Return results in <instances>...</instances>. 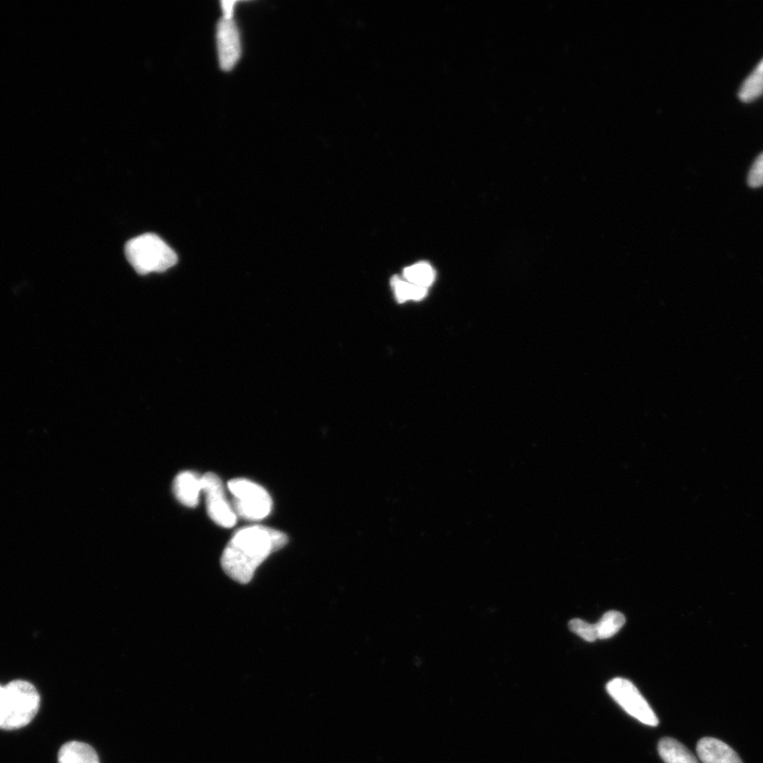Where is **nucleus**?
Wrapping results in <instances>:
<instances>
[{"mask_svg": "<svg viewBox=\"0 0 763 763\" xmlns=\"http://www.w3.org/2000/svg\"><path fill=\"white\" fill-rule=\"evenodd\" d=\"M3 694H4V686L0 685V701H2Z\"/></svg>", "mask_w": 763, "mask_h": 763, "instance_id": "6ab92c4d", "label": "nucleus"}, {"mask_svg": "<svg viewBox=\"0 0 763 763\" xmlns=\"http://www.w3.org/2000/svg\"><path fill=\"white\" fill-rule=\"evenodd\" d=\"M41 697L31 683L16 680L4 686L0 701V730H20L38 715Z\"/></svg>", "mask_w": 763, "mask_h": 763, "instance_id": "f03ea898", "label": "nucleus"}, {"mask_svg": "<svg viewBox=\"0 0 763 763\" xmlns=\"http://www.w3.org/2000/svg\"><path fill=\"white\" fill-rule=\"evenodd\" d=\"M236 5H237V2H233V0H228V2H222L221 4L223 9L222 19L234 20V11H235Z\"/></svg>", "mask_w": 763, "mask_h": 763, "instance_id": "a211bd4d", "label": "nucleus"}, {"mask_svg": "<svg viewBox=\"0 0 763 763\" xmlns=\"http://www.w3.org/2000/svg\"><path fill=\"white\" fill-rule=\"evenodd\" d=\"M697 753L703 763H743L730 745L716 738L701 739L697 745Z\"/></svg>", "mask_w": 763, "mask_h": 763, "instance_id": "6e6552de", "label": "nucleus"}, {"mask_svg": "<svg viewBox=\"0 0 763 763\" xmlns=\"http://www.w3.org/2000/svg\"><path fill=\"white\" fill-rule=\"evenodd\" d=\"M658 749L666 763H699L697 757L676 739L663 738Z\"/></svg>", "mask_w": 763, "mask_h": 763, "instance_id": "9b49d317", "label": "nucleus"}, {"mask_svg": "<svg viewBox=\"0 0 763 763\" xmlns=\"http://www.w3.org/2000/svg\"><path fill=\"white\" fill-rule=\"evenodd\" d=\"M217 46L220 66L229 72L239 62L242 52L240 33L234 20L221 19L219 22Z\"/></svg>", "mask_w": 763, "mask_h": 763, "instance_id": "0eeeda50", "label": "nucleus"}, {"mask_svg": "<svg viewBox=\"0 0 763 763\" xmlns=\"http://www.w3.org/2000/svg\"><path fill=\"white\" fill-rule=\"evenodd\" d=\"M607 691L612 699L634 719L649 725L658 726L660 721L640 690L623 678H616L607 684Z\"/></svg>", "mask_w": 763, "mask_h": 763, "instance_id": "39448f33", "label": "nucleus"}, {"mask_svg": "<svg viewBox=\"0 0 763 763\" xmlns=\"http://www.w3.org/2000/svg\"><path fill=\"white\" fill-rule=\"evenodd\" d=\"M749 184L753 188L763 186V153L756 159L749 174Z\"/></svg>", "mask_w": 763, "mask_h": 763, "instance_id": "f3484780", "label": "nucleus"}, {"mask_svg": "<svg viewBox=\"0 0 763 763\" xmlns=\"http://www.w3.org/2000/svg\"><path fill=\"white\" fill-rule=\"evenodd\" d=\"M126 256L140 275L162 273L177 263V255L161 237L145 234L130 240Z\"/></svg>", "mask_w": 763, "mask_h": 763, "instance_id": "7ed1b4c3", "label": "nucleus"}, {"mask_svg": "<svg viewBox=\"0 0 763 763\" xmlns=\"http://www.w3.org/2000/svg\"><path fill=\"white\" fill-rule=\"evenodd\" d=\"M570 629L575 634L583 638L584 641L594 643L598 640L595 625L585 623V621L576 618L570 621Z\"/></svg>", "mask_w": 763, "mask_h": 763, "instance_id": "dca6fc26", "label": "nucleus"}, {"mask_svg": "<svg viewBox=\"0 0 763 763\" xmlns=\"http://www.w3.org/2000/svg\"><path fill=\"white\" fill-rule=\"evenodd\" d=\"M173 491L176 499L184 506L197 507L200 502V494L203 492L202 477L194 472H182L175 478Z\"/></svg>", "mask_w": 763, "mask_h": 763, "instance_id": "1a4fd4ad", "label": "nucleus"}, {"mask_svg": "<svg viewBox=\"0 0 763 763\" xmlns=\"http://www.w3.org/2000/svg\"><path fill=\"white\" fill-rule=\"evenodd\" d=\"M403 279L413 285L429 290L436 280V272L428 262H419L407 268L403 272Z\"/></svg>", "mask_w": 763, "mask_h": 763, "instance_id": "f8f14e48", "label": "nucleus"}, {"mask_svg": "<svg viewBox=\"0 0 763 763\" xmlns=\"http://www.w3.org/2000/svg\"><path fill=\"white\" fill-rule=\"evenodd\" d=\"M202 486L209 518L221 527L235 526L238 517L232 503L227 500L220 477L215 473H207L202 476Z\"/></svg>", "mask_w": 763, "mask_h": 763, "instance_id": "423d86ee", "label": "nucleus"}, {"mask_svg": "<svg viewBox=\"0 0 763 763\" xmlns=\"http://www.w3.org/2000/svg\"><path fill=\"white\" fill-rule=\"evenodd\" d=\"M59 763H100L96 750L90 744L70 741L59 752Z\"/></svg>", "mask_w": 763, "mask_h": 763, "instance_id": "9d476101", "label": "nucleus"}, {"mask_svg": "<svg viewBox=\"0 0 763 763\" xmlns=\"http://www.w3.org/2000/svg\"><path fill=\"white\" fill-rule=\"evenodd\" d=\"M288 543L281 531L263 527H246L237 532L222 555L224 572L235 581L250 582L258 567L276 550Z\"/></svg>", "mask_w": 763, "mask_h": 763, "instance_id": "f257e3e1", "label": "nucleus"}, {"mask_svg": "<svg viewBox=\"0 0 763 763\" xmlns=\"http://www.w3.org/2000/svg\"><path fill=\"white\" fill-rule=\"evenodd\" d=\"M626 624V617L616 611H610L602 616L595 625L598 640H608L619 632Z\"/></svg>", "mask_w": 763, "mask_h": 763, "instance_id": "4468645a", "label": "nucleus"}, {"mask_svg": "<svg viewBox=\"0 0 763 763\" xmlns=\"http://www.w3.org/2000/svg\"><path fill=\"white\" fill-rule=\"evenodd\" d=\"M763 94V59L754 69V72L741 86L739 92L740 99L744 102H751Z\"/></svg>", "mask_w": 763, "mask_h": 763, "instance_id": "2eb2a0df", "label": "nucleus"}, {"mask_svg": "<svg viewBox=\"0 0 763 763\" xmlns=\"http://www.w3.org/2000/svg\"><path fill=\"white\" fill-rule=\"evenodd\" d=\"M392 287L394 289L395 296L398 303L404 304L407 301H421L428 296L427 289H423L413 285V283L406 281L400 277H394L392 279Z\"/></svg>", "mask_w": 763, "mask_h": 763, "instance_id": "ddd939ff", "label": "nucleus"}, {"mask_svg": "<svg viewBox=\"0 0 763 763\" xmlns=\"http://www.w3.org/2000/svg\"><path fill=\"white\" fill-rule=\"evenodd\" d=\"M233 495V508L247 521H260L269 516L273 508L271 495L260 485L245 478H236L228 483Z\"/></svg>", "mask_w": 763, "mask_h": 763, "instance_id": "20e7f679", "label": "nucleus"}]
</instances>
